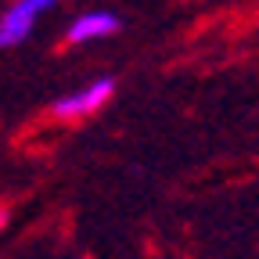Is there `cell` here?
I'll list each match as a JSON object with an SVG mask.
<instances>
[{"label": "cell", "mask_w": 259, "mask_h": 259, "mask_svg": "<svg viewBox=\"0 0 259 259\" xmlns=\"http://www.w3.org/2000/svg\"><path fill=\"white\" fill-rule=\"evenodd\" d=\"M112 87H115V79L105 76V79H97V83H90V87H83V90H76L69 97H58V101H54V115H61V119H69V115H90L94 108H101L108 97H112Z\"/></svg>", "instance_id": "cell-2"}, {"label": "cell", "mask_w": 259, "mask_h": 259, "mask_svg": "<svg viewBox=\"0 0 259 259\" xmlns=\"http://www.w3.org/2000/svg\"><path fill=\"white\" fill-rule=\"evenodd\" d=\"M115 29H119V18L112 11H87L69 25V44H87V40H97V36H112Z\"/></svg>", "instance_id": "cell-3"}, {"label": "cell", "mask_w": 259, "mask_h": 259, "mask_svg": "<svg viewBox=\"0 0 259 259\" xmlns=\"http://www.w3.org/2000/svg\"><path fill=\"white\" fill-rule=\"evenodd\" d=\"M4 220H8V212H0V227H4Z\"/></svg>", "instance_id": "cell-4"}, {"label": "cell", "mask_w": 259, "mask_h": 259, "mask_svg": "<svg viewBox=\"0 0 259 259\" xmlns=\"http://www.w3.org/2000/svg\"><path fill=\"white\" fill-rule=\"evenodd\" d=\"M58 0H15V4L0 15V47H18L44 11H51Z\"/></svg>", "instance_id": "cell-1"}]
</instances>
